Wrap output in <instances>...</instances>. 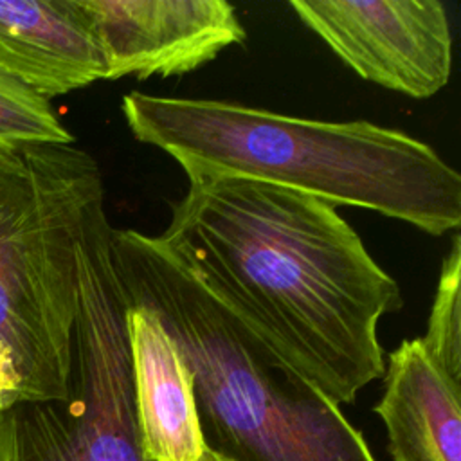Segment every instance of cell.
Segmentation results:
<instances>
[{"label": "cell", "instance_id": "2", "mask_svg": "<svg viewBox=\"0 0 461 461\" xmlns=\"http://www.w3.org/2000/svg\"><path fill=\"white\" fill-rule=\"evenodd\" d=\"M121 110L133 139L167 153L187 178L265 182L333 207L369 209L430 236L461 223V175L402 130L137 90L122 95Z\"/></svg>", "mask_w": 461, "mask_h": 461}, {"label": "cell", "instance_id": "13", "mask_svg": "<svg viewBox=\"0 0 461 461\" xmlns=\"http://www.w3.org/2000/svg\"><path fill=\"white\" fill-rule=\"evenodd\" d=\"M20 403V376L9 346L0 340V407Z\"/></svg>", "mask_w": 461, "mask_h": 461}, {"label": "cell", "instance_id": "7", "mask_svg": "<svg viewBox=\"0 0 461 461\" xmlns=\"http://www.w3.org/2000/svg\"><path fill=\"white\" fill-rule=\"evenodd\" d=\"M103 58L104 79L171 77L196 70L247 40L225 0H79Z\"/></svg>", "mask_w": 461, "mask_h": 461}, {"label": "cell", "instance_id": "8", "mask_svg": "<svg viewBox=\"0 0 461 461\" xmlns=\"http://www.w3.org/2000/svg\"><path fill=\"white\" fill-rule=\"evenodd\" d=\"M0 74L47 101L104 79L79 0H0Z\"/></svg>", "mask_w": 461, "mask_h": 461}, {"label": "cell", "instance_id": "5", "mask_svg": "<svg viewBox=\"0 0 461 461\" xmlns=\"http://www.w3.org/2000/svg\"><path fill=\"white\" fill-rule=\"evenodd\" d=\"M104 198L77 243V312L63 402L0 407V461H148L140 445L128 304L110 250Z\"/></svg>", "mask_w": 461, "mask_h": 461}, {"label": "cell", "instance_id": "10", "mask_svg": "<svg viewBox=\"0 0 461 461\" xmlns=\"http://www.w3.org/2000/svg\"><path fill=\"white\" fill-rule=\"evenodd\" d=\"M373 411L394 461H461V384L439 369L420 339L389 353Z\"/></svg>", "mask_w": 461, "mask_h": 461}, {"label": "cell", "instance_id": "3", "mask_svg": "<svg viewBox=\"0 0 461 461\" xmlns=\"http://www.w3.org/2000/svg\"><path fill=\"white\" fill-rule=\"evenodd\" d=\"M110 236L126 304L158 319L191 371L207 447L236 461H376L340 407L232 319L158 236Z\"/></svg>", "mask_w": 461, "mask_h": 461}, {"label": "cell", "instance_id": "11", "mask_svg": "<svg viewBox=\"0 0 461 461\" xmlns=\"http://www.w3.org/2000/svg\"><path fill=\"white\" fill-rule=\"evenodd\" d=\"M430 358L454 382L461 384V238L454 232L443 258L427 331L420 337Z\"/></svg>", "mask_w": 461, "mask_h": 461}, {"label": "cell", "instance_id": "14", "mask_svg": "<svg viewBox=\"0 0 461 461\" xmlns=\"http://www.w3.org/2000/svg\"><path fill=\"white\" fill-rule=\"evenodd\" d=\"M196 461H236V459L230 457V456H225L223 452H218V450H214V448H211V447L205 445L202 456H200Z\"/></svg>", "mask_w": 461, "mask_h": 461}, {"label": "cell", "instance_id": "4", "mask_svg": "<svg viewBox=\"0 0 461 461\" xmlns=\"http://www.w3.org/2000/svg\"><path fill=\"white\" fill-rule=\"evenodd\" d=\"M104 198L95 158L74 144L0 149V340L20 403L68 394L77 312V243Z\"/></svg>", "mask_w": 461, "mask_h": 461}, {"label": "cell", "instance_id": "9", "mask_svg": "<svg viewBox=\"0 0 461 461\" xmlns=\"http://www.w3.org/2000/svg\"><path fill=\"white\" fill-rule=\"evenodd\" d=\"M133 396L140 445L148 461H196L205 439L193 376L158 319L128 306Z\"/></svg>", "mask_w": 461, "mask_h": 461}, {"label": "cell", "instance_id": "6", "mask_svg": "<svg viewBox=\"0 0 461 461\" xmlns=\"http://www.w3.org/2000/svg\"><path fill=\"white\" fill-rule=\"evenodd\" d=\"M290 7L366 81L427 99L450 79L452 31L439 0H292Z\"/></svg>", "mask_w": 461, "mask_h": 461}, {"label": "cell", "instance_id": "1", "mask_svg": "<svg viewBox=\"0 0 461 461\" xmlns=\"http://www.w3.org/2000/svg\"><path fill=\"white\" fill-rule=\"evenodd\" d=\"M158 240L288 371L335 405L384 375V315L396 279L337 207L279 185L187 178Z\"/></svg>", "mask_w": 461, "mask_h": 461}, {"label": "cell", "instance_id": "12", "mask_svg": "<svg viewBox=\"0 0 461 461\" xmlns=\"http://www.w3.org/2000/svg\"><path fill=\"white\" fill-rule=\"evenodd\" d=\"M74 140L50 101L0 74V149Z\"/></svg>", "mask_w": 461, "mask_h": 461}]
</instances>
